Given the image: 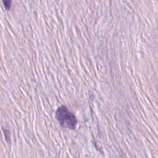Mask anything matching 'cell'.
I'll return each instance as SVG.
<instances>
[{
	"instance_id": "7a4b0ae2",
	"label": "cell",
	"mask_w": 158,
	"mask_h": 158,
	"mask_svg": "<svg viewBox=\"0 0 158 158\" xmlns=\"http://www.w3.org/2000/svg\"><path fill=\"white\" fill-rule=\"evenodd\" d=\"M2 130H3V132H4V136H5L6 141H7V143H9L10 141V132H9V131L8 130L4 129V128H2Z\"/></svg>"
},
{
	"instance_id": "3957f363",
	"label": "cell",
	"mask_w": 158,
	"mask_h": 158,
	"mask_svg": "<svg viewBox=\"0 0 158 158\" xmlns=\"http://www.w3.org/2000/svg\"><path fill=\"white\" fill-rule=\"evenodd\" d=\"M2 3L4 4V7H6V9H9L11 7L12 1H3Z\"/></svg>"
},
{
	"instance_id": "6da1fadb",
	"label": "cell",
	"mask_w": 158,
	"mask_h": 158,
	"mask_svg": "<svg viewBox=\"0 0 158 158\" xmlns=\"http://www.w3.org/2000/svg\"><path fill=\"white\" fill-rule=\"evenodd\" d=\"M56 118L60 125L64 128L75 130L77 125L75 115L65 106H60L56 111Z\"/></svg>"
}]
</instances>
